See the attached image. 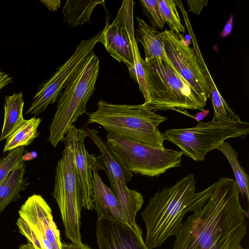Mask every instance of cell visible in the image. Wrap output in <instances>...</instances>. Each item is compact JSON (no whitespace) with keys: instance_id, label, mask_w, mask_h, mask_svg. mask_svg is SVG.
<instances>
[{"instance_id":"obj_30","label":"cell","mask_w":249,"mask_h":249,"mask_svg":"<svg viewBox=\"0 0 249 249\" xmlns=\"http://www.w3.org/2000/svg\"><path fill=\"white\" fill-rule=\"evenodd\" d=\"M49 9L55 12L61 6V1L59 0H40Z\"/></svg>"},{"instance_id":"obj_33","label":"cell","mask_w":249,"mask_h":249,"mask_svg":"<svg viewBox=\"0 0 249 249\" xmlns=\"http://www.w3.org/2000/svg\"><path fill=\"white\" fill-rule=\"evenodd\" d=\"M209 109L205 110L203 111L197 112L195 116H191L192 117L194 118L196 120L198 123L200 122V121L202 120L205 117L207 116L209 113Z\"/></svg>"},{"instance_id":"obj_23","label":"cell","mask_w":249,"mask_h":249,"mask_svg":"<svg viewBox=\"0 0 249 249\" xmlns=\"http://www.w3.org/2000/svg\"><path fill=\"white\" fill-rule=\"evenodd\" d=\"M207 78L211 88L210 98L212 100L214 109L213 117L212 121L226 122L241 121L239 116L231 110L221 95L210 74L207 76Z\"/></svg>"},{"instance_id":"obj_11","label":"cell","mask_w":249,"mask_h":249,"mask_svg":"<svg viewBox=\"0 0 249 249\" xmlns=\"http://www.w3.org/2000/svg\"><path fill=\"white\" fill-rule=\"evenodd\" d=\"M102 34L101 31L93 36L83 40L78 45L71 56L56 70L36 93L33 103L25 112L26 114H39L58 99L62 89L74 73L93 52L95 45L100 42Z\"/></svg>"},{"instance_id":"obj_12","label":"cell","mask_w":249,"mask_h":249,"mask_svg":"<svg viewBox=\"0 0 249 249\" xmlns=\"http://www.w3.org/2000/svg\"><path fill=\"white\" fill-rule=\"evenodd\" d=\"M135 2L124 0L118 14L110 24L106 23L100 42L110 55L128 69L133 65L132 42L135 40L133 20Z\"/></svg>"},{"instance_id":"obj_34","label":"cell","mask_w":249,"mask_h":249,"mask_svg":"<svg viewBox=\"0 0 249 249\" xmlns=\"http://www.w3.org/2000/svg\"><path fill=\"white\" fill-rule=\"evenodd\" d=\"M19 249H36L34 246L29 242L26 244L21 245Z\"/></svg>"},{"instance_id":"obj_16","label":"cell","mask_w":249,"mask_h":249,"mask_svg":"<svg viewBox=\"0 0 249 249\" xmlns=\"http://www.w3.org/2000/svg\"><path fill=\"white\" fill-rule=\"evenodd\" d=\"M100 169L95 158L92 168V192L94 208L98 218L106 216L127 224L116 197L99 176Z\"/></svg>"},{"instance_id":"obj_29","label":"cell","mask_w":249,"mask_h":249,"mask_svg":"<svg viewBox=\"0 0 249 249\" xmlns=\"http://www.w3.org/2000/svg\"><path fill=\"white\" fill-rule=\"evenodd\" d=\"M233 16L231 14L229 20L226 22L222 32L220 34L222 38H226L231 34L233 26Z\"/></svg>"},{"instance_id":"obj_25","label":"cell","mask_w":249,"mask_h":249,"mask_svg":"<svg viewBox=\"0 0 249 249\" xmlns=\"http://www.w3.org/2000/svg\"><path fill=\"white\" fill-rule=\"evenodd\" d=\"M165 23H167L170 30L177 34H184L185 29L182 24L174 0H158Z\"/></svg>"},{"instance_id":"obj_26","label":"cell","mask_w":249,"mask_h":249,"mask_svg":"<svg viewBox=\"0 0 249 249\" xmlns=\"http://www.w3.org/2000/svg\"><path fill=\"white\" fill-rule=\"evenodd\" d=\"M24 149L25 146L18 147L0 158V184L12 170L25 161L22 159Z\"/></svg>"},{"instance_id":"obj_7","label":"cell","mask_w":249,"mask_h":249,"mask_svg":"<svg viewBox=\"0 0 249 249\" xmlns=\"http://www.w3.org/2000/svg\"><path fill=\"white\" fill-rule=\"evenodd\" d=\"M58 206L66 238L71 243H82L80 233L82 204L81 188L71 148L65 146L55 168L52 193Z\"/></svg>"},{"instance_id":"obj_13","label":"cell","mask_w":249,"mask_h":249,"mask_svg":"<svg viewBox=\"0 0 249 249\" xmlns=\"http://www.w3.org/2000/svg\"><path fill=\"white\" fill-rule=\"evenodd\" d=\"M88 137L85 129H77L72 124L68 129L61 142L72 151L74 163L82 194V206L88 210L94 209L92 192L93 162L96 158L86 148L84 140Z\"/></svg>"},{"instance_id":"obj_17","label":"cell","mask_w":249,"mask_h":249,"mask_svg":"<svg viewBox=\"0 0 249 249\" xmlns=\"http://www.w3.org/2000/svg\"><path fill=\"white\" fill-rule=\"evenodd\" d=\"M136 19L138 23V29L136 32L137 40L142 44L144 48V60L158 59L172 65L166 53L160 33L157 29L149 26L138 17Z\"/></svg>"},{"instance_id":"obj_4","label":"cell","mask_w":249,"mask_h":249,"mask_svg":"<svg viewBox=\"0 0 249 249\" xmlns=\"http://www.w3.org/2000/svg\"><path fill=\"white\" fill-rule=\"evenodd\" d=\"M149 101L142 104L154 112L183 109L205 110L206 103L173 66L163 60H143Z\"/></svg>"},{"instance_id":"obj_22","label":"cell","mask_w":249,"mask_h":249,"mask_svg":"<svg viewBox=\"0 0 249 249\" xmlns=\"http://www.w3.org/2000/svg\"><path fill=\"white\" fill-rule=\"evenodd\" d=\"M216 149L223 153L230 163L240 192L249 200V176L244 170L238 160V153L228 142H223Z\"/></svg>"},{"instance_id":"obj_14","label":"cell","mask_w":249,"mask_h":249,"mask_svg":"<svg viewBox=\"0 0 249 249\" xmlns=\"http://www.w3.org/2000/svg\"><path fill=\"white\" fill-rule=\"evenodd\" d=\"M18 213L36 235L50 243L53 249H62L60 232L53 221L52 210L41 196H29Z\"/></svg>"},{"instance_id":"obj_35","label":"cell","mask_w":249,"mask_h":249,"mask_svg":"<svg viewBox=\"0 0 249 249\" xmlns=\"http://www.w3.org/2000/svg\"><path fill=\"white\" fill-rule=\"evenodd\" d=\"M236 249H245L242 247L240 245L238 246Z\"/></svg>"},{"instance_id":"obj_1","label":"cell","mask_w":249,"mask_h":249,"mask_svg":"<svg viewBox=\"0 0 249 249\" xmlns=\"http://www.w3.org/2000/svg\"><path fill=\"white\" fill-rule=\"evenodd\" d=\"M235 180L221 177L204 205L183 223L173 249H236L247 232L248 212Z\"/></svg>"},{"instance_id":"obj_3","label":"cell","mask_w":249,"mask_h":249,"mask_svg":"<svg viewBox=\"0 0 249 249\" xmlns=\"http://www.w3.org/2000/svg\"><path fill=\"white\" fill-rule=\"evenodd\" d=\"M97 109L89 114L88 124L101 125L109 133L158 148H164L159 125L167 118L148 109L143 104H114L101 99Z\"/></svg>"},{"instance_id":"obj_19","label":"cell","mask_w":249,"mask_h":249,"mask_svg":"<svg viewBox=\"0 0 249 249\" xmlns=\"http://www.w3.org/2000/svg\"><path fill=\"white\" fill-rule=\"evenodd\" d=\"M24 104L22 92L5 97L4 120L0 141L6 140L24 120Z\"/></svg>"},{"instance_id":"obj_9","label":"cell","mask_w":249,"mask_h":249,"mask_svg":"<svg viewBox=\"0 0 249 249\" xmlns=\"http://www.w3.org/2000/svg\"><path fill=\"white\" fill-rule=\"evenodd\" d=\"M88 137L94 142L101 155L96 158L100 169L105 171L109 180L111 190L116 197L127 224L133 229L138 225L136 216L144 201L142 195L130 190L127 182L131 181L133 173L127 170L115 156L107 142L99 135L97 130L85 129Z\"/></svg>"},{"instance_id":"obj_28","label":"cell","mask_w":249,"mask_h":249,"mask_svg":"<svg viewBox=\"0 0 249 249\" xmlns=\"http://www.w3.org/2000/svg\"><path fill=\"white\" fill-rule=\"evenodd\" d=\"M187 2L189 11L199 15L203 7L207 6L209 2L207 0H187Z\"/></svg>"},{"instance_id":"obj_2","label":"cell","mask_w":249,"mask_h":249,"mask_svg":"<svg viewBox=\"0 0 249 249\" xmlns=\"http://www.w3.org/2000/svg\"><path fill=\"white\" fill-rule=\"evenodd\" d=\"M216 185V182L196 193V181L192 174L156 193L142 213L146 230L144 242L146 247L148 249L160 247L169 237H176L185 214L200 210Z\"/></svg>"},{"instance_id":"obj_15","label":"cell","mask_w":249,"mask_h":249,"mask_svg":"<svg viewBox=\"0 0 249 249\" xmlns=\"http://www.w3.org/2000/svg\"><path fill=\"white\" fill-rule=\"evenodd\" d=\"M96 237L99 249H148L142 234L128 224L106 216L98 218Z\"/></svg>"},{"instance_id":"obj_6","label":"cell","mask_w":249,"mask_h":249,"mask_svg":"<svg viewBox=\"0 0 249 249\" xmlns=\"http://www.w3.org/2000/svg\"><path fill=\"white\" fill-rule=\"evenodd\" d=\"M249 133V124L235 122H200L194 127L174 128L161 133L164 140L178 146L183 154L200 161L228 138L243 139Z\"/></svg>"},{"instance_id":"obj_21","label":"cell","mask_w":249,"mask_h":249,"mask_svg":"<svg viewBox=\"0 0 249 249\" xmlns=\"http://www.w3.org/2000/svg\"><path fill=\"white\" fill-rule=\"evenodd\" d=\"M42 119L33 117L25 120L8 136L3 149V152L11 150L20 146L30 145L39 136L37 128Z\"/></svg>"},{"instance_id":"obj_20","label":"cell","mask_w":249,"mask_h":249,"mask_svg":"<svg viewBox=\"0 0 249 249\" xmlns=\"http://www.w3.org/2000/svg\"><path fill=\"white\" fill-rule=\"evenodd\" d=\"M104 2L99 0H67L62 10L63 20L72 28L86 22L90 24L93 10Z\"/></svg>"},{"instance_id":"obj_32","label":"cell","mask_w":249,"mask_h":249,"mask_svg":"<svg viewBox=\"0 0 249 249\" xmlns=\"http://www.w3.org/2000/svg\"><path fill=\"white\" fill-rule=\"evenodd\" d=\"M62 249H92L82 243L79 244L69 243L62 244Z\"/></svg>"},{"instance_id":"obj_5","label":"cell","mask_w":249,"mask_h":249,"mask_svg":"<svg viewBox=\"0 0 249 249\" xmlns=\"http://www.w3.org/2000/svg\"><path fill=\"white\" fill-rule=\"evenodd\" d=\"M99 58L91 53L74 73L57 99L56 111L50 126L48 141L54 147L61 142L70 127L87 113L86 105L95 89Z\"/></svg>"},{"instance_id":"obj_27","label":"cell","mask_w":249,"mask_h":249,"mask_svg":"<svg viewBox=\"0 0 249 249\" xmlns=\"http://www.w3.org/2000/svg\"><path fill=\"white\" fill-rule=\"evenodd\" d=\"M140 2L142 7L143 14L148 17L152 27L162 29L165 23L161 15L159 0H141Z\"/></svg>"},{"instance_id":"obj_18","label":"cell","mask_w":249,"mask_h":249,"mask_svg":"<svg viewBox=\"0 0 249 249\" xmlns=\"http://www.w3.org/2000/svg\"><path fill=\"white\" fill-rule=\"evenodd\" d=\"M25 161L12 170L0 184V213L11 202L20 198V193L29 184L24 175Z\"/></svg>"},{"instance_id":"obj_8","label":"cell","mask_w":249,"mask_h":249,"mask_svg":"<svg viewBox=\"0 0 249 249\" xmlns=\"http://www.w3.org/2000/svg\"><path fill=\"white\" fill-rule=\"evenodd\" d=\"M107 142L125 168L132 173L157 177L181 166V151L158 148L108 133Z\"/></svg>"},{"instance_id":"obj_10","label":"cell","mask_w":249,"mask_h":249,"mask_svg":"<svg viewBox=\"0 0 249 249\" xmlns=\"http://www.w3.org/2000/svg\"><path fill=\"white\" fill-rule=\"evenodd\" d=\"M166 53L178 72L206 102L211 88L203 68L204 61L197 46L191 48L180 34L165 29L160 33Z\"/></svg>"},{"instance_id":"obj_31","label":"cell","mask_w":249,"mask_h":249,"mask_svg":"<svg viewBox=\"0 0 249 249\" xmlns=\"http://www.w3.org/2000/svg\"><path fill=\"white\" fill-rule=\"evenodd\" d=\"M13 82V78L9 74L2 71L0 68V90Z\"/></svg>"},{"instance_id":"obj_24","label":"cell","mask_w":249,"mask_h":249,"mask_svg":"<svg viewBox=\"0 0 249 249\" xmlns=\"http://www.w3.org/2000/svg\"><path fill=\"white\" fill-rule=\"evenodd\" d=\"M132 45L134 62L133 66L128 69V71L130 77L138 84L140 91L145 99L144 103H146L149 101V95L143 65V59L140 55L136 39L132 42Z\"/></svg>"}]
</instances>
